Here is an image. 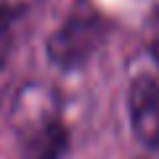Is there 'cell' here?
<instances>
[{"mask_svg": "<svg viewBox=\"0 0 159 159\" xmlns=\"http://www.w3.org/2000/svg\"><path fill=\"white\" fill-rule=\"evenodd\" d=\"M13 130L21 159H61L66 151V127L51 90L32 85L21 90L13 109Z\"/></svg>", "mask_w": 159, "mask_h": 159, "instance_id": "1", "label": "cell"}, {"mask_svg": "<svg viewBox=\"0 0 159 159\" xmlns=\"http://www.w3.org/2000/svg\"><path fill=\"white\" fill-rule=\"evenodd\" d=\"M127 114L135 138L148 148H159V82L138 74L127 93Z\"/></svg>", "mask_w": 159, "mask_h": 159, "instance_id": "2", "label": "cell"}, {"mask_svg": "<svg viewBox=\"0 0 159 159\" xmlns=\"http://www.w3.org/2000/svg\"><path fill=\"white\" fill-rule=\"evenodd\" d=\"M101 40V24L96 19H72L48 43V56L58 66H80Z\"/></svg>", "mask_w": 159, "mask_h": 159, "instance_id": "3", "label": "cell"}]
</instances>
